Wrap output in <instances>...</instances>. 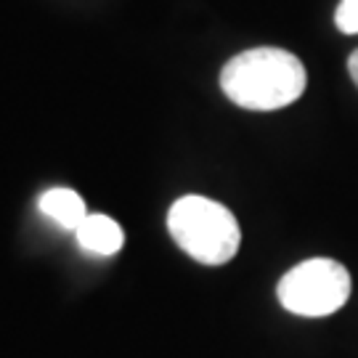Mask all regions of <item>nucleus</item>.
<instances>
[{"label":"nucleus","instance_id":"nucleus-3","mask_svg":"<svg viewBox=\"0 0 358 358\" xmlns=\"http://www.w3.org/2000/svg\"><path fill=\"white\" fill-rule=\"evenodd\" d=\"M276 294L279 303L294 316L321 319L348 303L350 273L332 257H310L284 273Z\"/></svg>","mask_w":358,"mask_h":358},{"label":"nucleus","instance_id":"nucleus-7","mask_svg":"<svg viewBox=\"0 0 358 358\" xmlns=\"http://www.w3.org/2000/svg\"><path fill=\"white\" fill-rule=\"evenodd\" d=\"M348 72L353 77V83L358 85V51L350 53V59H348Z\"/></svg>","mask_w":358,"mask_h":358},{"label":"nucleus","instance_id":"nucleus-6","mask_svg":"<svg viewBox=\"0 0 358 358\" xmlns=\"http://www.w3.org/2000/svg\"><path fill=\"white\" fill-rule=\"evenodd\" d=\"M334 24L345 35L358 32V0H340L337 13H334Z\"/></svg>","mask_w":358,"mask_h":358},{"label":"nucleus","instance_id":"nucleus-1","mask_svg":"<svg viewBox=\"0 0 358 358\" xmlns=\"http://www.w3.org/2000/svg\"><path fill=\"white\" fill-rule=\"evenodd\" d=\"M306 66L284 48H250L220 72L226 99L252 112H273L294 103L306 90Z\"/></svg>","mask_w":358,"mask_h":358},{"label":"nucleus","instance_id":"nucleus-2","mask_svg":"<svg viewBox=\"0 0 358 358\" xmlns=\"http://www.w3.org/2000/svg\"><path fill=\"white\" fill-rule=\"evenodd\" d=\"M167 231L186 255L205 266H223L239 252L242 231L229 207L199 194L180 196L167 213Z\"/></svg>","mask_w":358,"mask_h":358},{"label":"nucleus","instance_id":"nucleus-4","mask_svg":"<svg viewBox=\"0 0 358 358\" xmlns=\"http://www.w3.org/2000/svg\"><path fill=\"white\" fill-rule=\"evenodd\" d=\"M77 244L90 255H117L125 244V234L109 215H88L75 231Z\"/></svg>","mask_w":358,"mask_h":358},{"label":"nucleus","instance_id":"nucleus-5","mask_svg":"<svg viewBox=\"0 0 358 358\" xmlns=\"http://www.w3.org/2000/svg\"><path fill=\"white\" fill-rule=\"evenodd\" d=\"M40 213L48 215L53 223H59L62 229L77 231L80 223L90 215L83 196L72 189H48L40 196Z\"/></svg>","mask_w":358,"mask_h":358}]
</instances>
